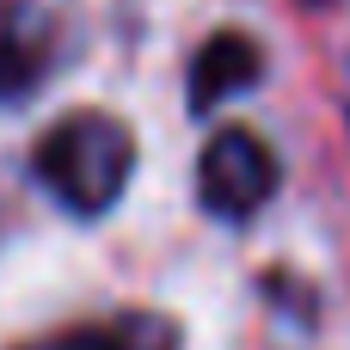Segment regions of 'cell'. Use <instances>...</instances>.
<instances>
[{"label":"cell","instance_id":"cell-1","mask_svg":"<svg viewBox=\"0 0 350 350\" xmlns=\"http://www.w3.org/2000/svg\"><path fill=\"white\" fill-rule=\"evenodd\" d=\"M31 172L68 215L98 221L123 203V191L135 178V135L111 111H68L62 123H49L37 135Z\"/></svg>","mask_w":350,"mask_h":350},{"label":"cell","instance_id":"cell-2","mask_svg":"<svg viewBox=\"0 0 350 350\" xmlns=\"http://www.w3.org/2000/svg\"><path fill=\"white\" fill-rule=\"evenodd\" d=\"M283 185V160L277 148L246 129V123H228L203 142L197 154V203L215 215V221H252Z\"/></svg>","mask_w":350,"mask_h":350},{"label":"cell","instance_id":"cell-3","mask_svg":"<svg viewBox=\"0 0 350 350\" xmlns=\"http://www.w3.org/2000/svg\"><path fill=\"white\" fill-rule=\"evenodd\" d=\"M265 80V49L246 37V31H215L197 55H191V74H185V98L197 117H209L215 105H228L234 92L258 86Z\"/></svg>","mask_w":350,"mask_h":350},{"label":"cell","instance_id":"cell-4","mask_svg":"<svg viewBox=\"0 0 350 350\" xmlns=\"http://www.w3.org/2000/svg\"><path fill=\"white\" fill-rule=\"evenodd\" d=\"M55 62V31L25 0H0V98H25Z\"/></svg>","mask_w":350,"mask_h":350},{"label":"cell","instance_id":"cell-5","mask_svg":"<svg viewBox=\"0 0 350 350\" xmlns=\"http://www.w3.org/2000/svg\"><path fill=\"white\" fill-rule=\"evenodd\" d=\"M18 350H178V326L160 314H111V320H80Z\"/></svg>","mask_w":350,"mask_h":350},{"label":"cell","instance_id":"cell-6","mask_svg":"<svg viewBox=\"0 0 350 350\" xmlns=\"http://www.w3.org/2000/svg\"><path fill=\"white\" fill-rule=\"evenodd\" d=\"M308 6H332V0H308Z\"/></svg>","mask_w":350,"mask_h":350}]
</instances>
